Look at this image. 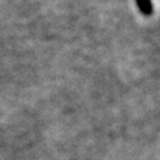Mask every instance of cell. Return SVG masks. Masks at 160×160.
Segmentation results:
<instances>
[{
    "label": "cell",
    "mask_w": 160,
    "mask_h": 160,
    "mask_svg": "<svg viewBox=\"0 0 160 160\" xmlns=\"http://www.w3.org/2000/svg\"><path fill=\"white\" fill-rule=\"evenodd\" d=\"M138 5L140 8V10L146 14V15H150L151 12H152V5H151V2L150 0H138Z\"/></svg>",
    "instance_id": "obj_1"
}]
</instances>
